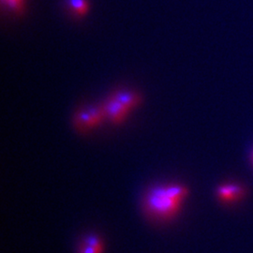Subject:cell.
Masks as SVG:
<instances>
[{"label":"cell","instance_id":"obj_1","mask_svg":"<svg viewBox=\"0 0 253 253\" xmlns=\"http://www.w3.org/2000/svg\"><path fill=\"white\" fill-rule=\"evenodd\" d=\"M187 195L188 190L184 186H159L147 192L144 204L146 211L154 217L168 218L179 210Z\"/></svg>","mask_w":253,"mask_h":253},{"label":"cell","instance_id":"obj_2","mask_svg":"<svg viewBox=\"0 0 253 253\" xmlns=\"http://www.w3.org/2000/svg\"><path fill=\"white\" fill-rule=\"evenodd\" d=\"M104 110L106 117L114 123L121 122L127 114L128 109L121 104L119 101L115 100L113 97L107 100L104 104Z\"/></svg>","mask_w":253,"mask_h":253},{"label":"cell","instance_id":"obj_3","mask_svg":"<svg viewBox=\"0 0 253 253\" xmlns=\"http://www.w3.org/2000/svg\"><path fill=\"white\" fill-rule=\"evenodd\" d=\"M241 192L242 189L239 186H236L234 184H226L218 188L217 195L220 199L230 202L240 197Z\"/></svg>","mask_w":253,"mask_h":253},{"label":"cell","instance_id":"obj_4","mask_svg":"<svg viewBox=\"0 0 253 253\" xmlns=\"http://www.w3.org/2000/svg\"><path fill=\"white\" fill-rule=\"evenodd\" d=\"M75 125L77 127L82 129L90 128L93 126H97L95 119L91 115L89 109H84L79 111L75 116Z\"/></svg>","mask_w":253,"mask_h":253},{"label":"cell","instance_id":"obj_5","mask_svg":"<svg viewBox=\"0 0 253 253\" xmlns=\"http://www.w3.org/2000/svg\"><path fill=\"white\" fill-rule=\"evenodd\" d=\"M113 98L119 101L128 110L135 107L140 100L135 93L130 91H118V93L113 95Z\"/></svg>","mask_w":253,"mask_h":253},{"label":"cell","instance_id":"obj_6","mask_svg":"<svg viewBox=\"0 0 253 253\" xmlns=\"http://www.w3.org/2000/svg\"><path fill=\"white\" fill-rule=\"evenodd\" d=\"M102 251L103 244L100 241V238L94 235H90L84 240L79 253H101Z\"/></svg>","mask_w":253,"mask_h":253},{"label":"cell","instance_id":"obj_7","mask_svg":"<svg viewBox=\"0 0 253 253\" xmlns=\"http://www.w3.org/2000/svg\"><path fill=\"white\" fill-rule=\"evenodd\" d=\"M70 5L78 15H84L87 11V3L85 0H70Z\"/></svg>","mask_w":253,"mask_h":253}]
</instances>
